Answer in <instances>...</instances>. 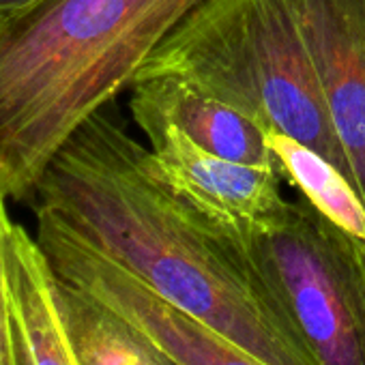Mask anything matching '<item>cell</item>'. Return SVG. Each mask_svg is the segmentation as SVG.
<instances>
[{"mask_svg": "<svg viewBox=\"0 0 365 365\" xmlns=\"http://www.w3.org/2000/svg\"><path fill=\"white\" fill-rule=\"evenodd\" d=\"M31 205L264 365H318L237 237L176 200L106 108L58 148Z\"/></svg>", "mask_w": 365, "mask_h": 365, "instance_id": "6da1fadb", "label": "cell"}, {"mask_svg": "<svg viewBox=\"0 0 365 365\" xmlns=\"http://www.w3.org/2000/svg\"><path fill=\"white\" fill-rule=\"evenodd\" d=\"M202 0H41L0 20V192L31 202L58 148Z\"/></svg>", "mask_w": 365, "mask_h": 365, "instance_id": "7a4b0ae2", "label": "cell"}, {"mask_svg": "<svg viewBox=\"0 0 365 365\" xmlns=\"http://www.w3.org/2000/svg\"><path fill=\"white\" fill-rule=\"evenodd\" d=\"M153 76L178 78L262 129L307 144L354 182L288 0H202L153 50L135 80Z\"/></svg>", "mask_w": 365, "mask_h": 365, "instance_id": "3957f363", "label": "cell"}, {"mask_svg": "<svg viewBox=\"0 0 365 365\" xmlns=\"http://www.w3.org/2000/svg\"><path fill=\"white\" fill-rule=\"evenodd\" d=\"M318 365H365V241L303 196L235 235Z\"/></svg>", "mask_w": 365, "mask_h": 365, "instance_id": "277c9868", "label": "cell"}, {"mask_svg": "<svg viewBox=\"0 0 365 365\" xmlns=\"http://www.w3.org/2000/svg\"><path fill=\"white\" fill-rule=\"evenodd\" d=\"M35 239L54 273L144 331L180 365H264L228 337L161 299L52 213L35 209Z\"/></svg>", "mask_w": 365, "mask_h": 365, "instance_id": "5b68a950", "label": "cell"}, {"mask_svg": "<svg viewBox=\"0 0 365 365\" xmlns=\"http://www.w3.org/2000/svg\"><path fill=\"white\" fill-rule=\"evenodd\" d=\"M146 163L161 185L228 235L273 222L288 205L277 168L247 165L198 146L172 125H146Z\"/></svg>", "mask_w": 365, "mask_h": 365, "instance_id": "8992f818", "label": "cell"}, {"mask_svg": "<svg viewBox=\"0 0 365 365\" xmlns=\"http://www.w3.org/2000/svg\"><path fill=\"white\" fill-rule=\"evenodd\" d=\"M316 80L365 198V0H288Z\"/></svg>", "mask_w": 365, "mask_h": 365, "instance_id": "52a82bcc", "label": "cell"}, {"mask_svg": "<svg viewBox=\"0 0 365 365\" xmlns=\"http://www.w3.org/2000/svg\"><path fill=\"white\" fill-rule=\"evenodd\" d=\"M129 110L138 129L146 125H172L198 146L224 159L277 168L267 146L262 127L196 86L172 76L133 80L129 86Z\"/></svg>", "mask_w": 365, "mask_h": 365, "instance_id": "ba28073f", "label": "cell"}, {"mask_svg": "<svg viewBox=\"0 0 365 365\" xmlns=\"http://www.w3.org/2000/svg\"><path fill=\"white\" fill-rule=\"evenodd\" d=\"M11 312L24 365H82L58 299V277L35 237L11 224L7 237Z\"/></svg>", "mask_w": 365, "mask_h": 365, "instance_id": "9c48e42d", "label": "cell"}, {"mask_svg": "<svg viewBox=\"0 0 365 365\" xmlns=\"http://www.w3.org/2000/svg\"><path fill=\"white\" fill-rule=\"evenodd\" d=\"M58 299L82 365H180L144 331L61 277Z\"/></svg>", "mask_w": 365, "mask_h": 365, "instance_id": "30bf717a", "label": "cell"}, {"mask_svg": "<svg viewBox=\"0 0 365 365\" xmlns=\"http://www.w3.org/2000/svg\"><path fill=\"white\" fill-rule=\"evenodd\" d=\"M262 131L282 180L327 220L365 241V198L354 182L307 144L275 129Z\"/></svg>", "mask_w": 365, "mask_h": 365, "instance_id": "8fae6325", "label": "cell"}, {"mask_svg": "<svg viewBox=\"0 0 365 365\" xmlns=\"http://www.w3.org/2000/svg\"><path fill=\"white\" fill-rule=\"evenodd\" d=\"M7 196L0 192V365H24L18 331L11 312L9 273H7V237L11 228Z\"/></svg>", "mask_w": 365, "mask_h": 365, "instance_id": "7c38bea8", "label": "cell"}, {"mask_svg": "<svg viewBox=\"0 0 365 365\" xmlns=\"http://www.w3.org/2000/svg\"><path fill=\"white\" fill-rule=\"evenodd\" d=\"M37 3H41V0H0V20L16 18L35 7Z\"/></svg>", "mask_w": 365, "mask_h": 365, "instance_id": "4fadbf2b", "label": "cell"}]
</instances>
